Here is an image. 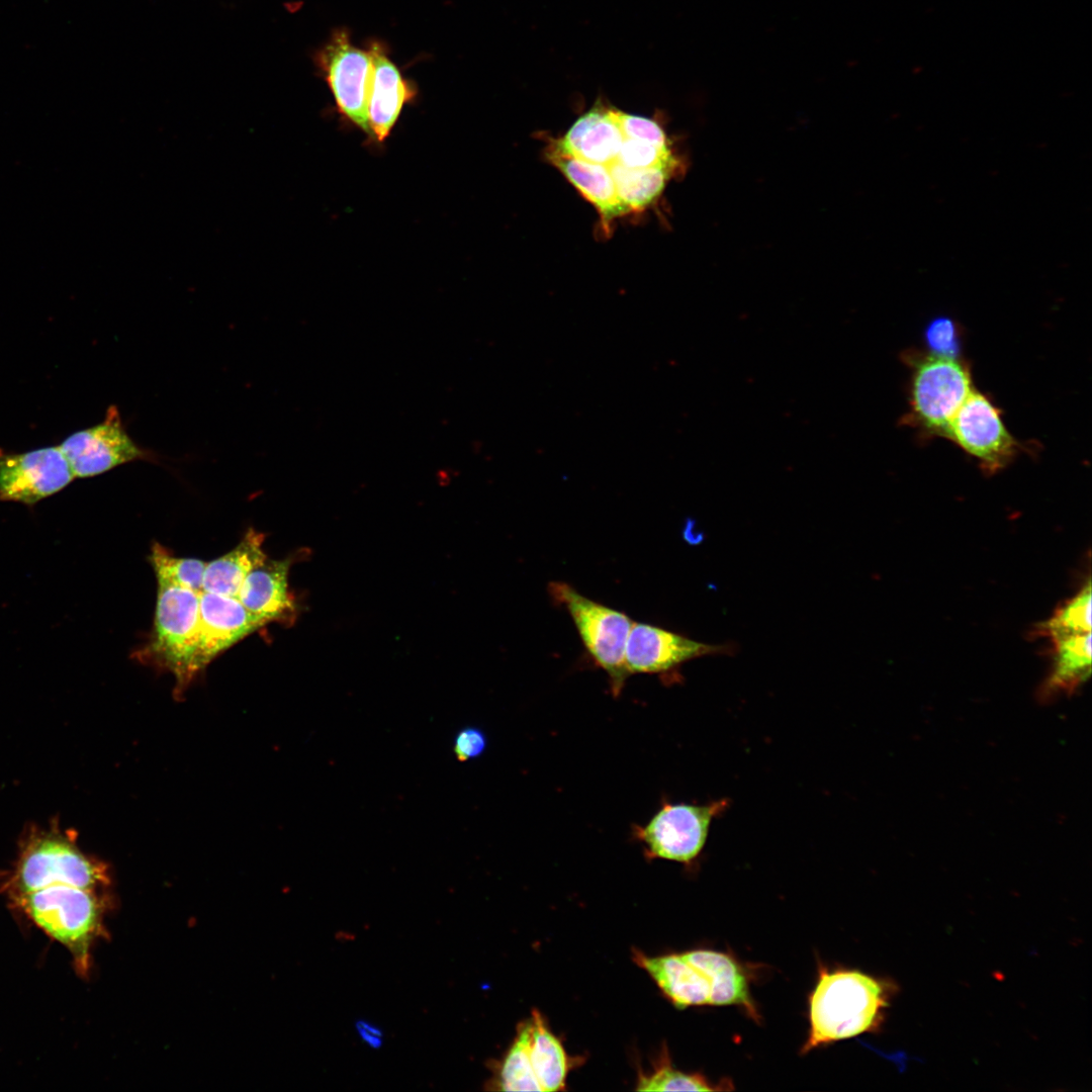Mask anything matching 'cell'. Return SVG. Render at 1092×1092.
Returning a JSON list of instances; mask_svg holds the SVG:
<instances>
[{"instance_id": "6da1fadb", "label": "cell", "mask_w": 1092, "mask_h": 1092, "mask_svg": "<svg viewBox=\"0 0 1092 1092\" xmlns=\"http://www.w3.org/2000/svg\"><path fill=\"white\" fill-rule=\"evenodd\" d=\"M889 1003V986L856 970L819 968L809 996V1033L801 1054L874 1031Z\"/></svg>"}, {"instance_id": "7a4b0ae2", "label": "cell", "mask_w": 1092, "mask_h": 1092, "mask_svg": "<svg viewBox=\"0 0 1092 1092\" xmlns=\"http://www.w3.org/2000/svg\"><path fill=\"white\" fill-rule=\"evenodd\" d=\"M105 890L57 882L8 901L49 937L65 946L77 973L87 977L92 947L105 934L103 922L109 906Z\"/></svg>"}, {"instance_id": "3957f363", "label": "cell", "mask_w": 1092, "mask_h": 1092, "mask_svg": "<svg viewBox=\"0 0 1092 1092\" xmlns=\"http://www.w3.org/2000/svg\"><path fill=\"white\" fill-rule=\"evenodd\" d=\"M57 882L104 890L111 879L107 864L81 850L74 833L58 824L33 825L22 835L12 867L0 875V892L9 899Z\"/></svg>"}, {"instance_id": "277c9868", "label": "cell", "mask_w": 1092, "mask_h": 1092, "mask_svg": "<svg viewBox=\"0 0 1092 1092\" xmlns=\"http://www.w3.org/2000/svg\"><path fill=\"white\" fill-rule=\"evenodd\" d=\"M910 368L909 411L904 423L922 437L947 438L954 415L974 389L969 366L959 357L906 353Z\"/></svg>"}, {"instance_id": "5b68a950", "label": "cell", "mask_w": 1092, "mask_h": 1092, "mask_svg": "<svg viewBox=\"0 0 1092 1092\" xmlns=\"http://www.w3.org/2000/svg\"><path fill=\"white\" fill-rule=\"evenodd\" d=\"M552 601L563 607L596 662L609 676L614 696H619L630 675L625 649L633 621L625 613L597 603L562 581H551Z\"/></svg>"}, {"instance_id": "8992f818", "label": "cell", "mask_w": 1092, "mask_h": 1092, "mask_svg": "<svg viewBox=\"0 0 1092 1092\" xmlns=\"http://www.w3.org/2000/svg\"><path fill=\"white\" fill-rule=\"evenodd\" d=\"M199 595L158 583L154 633L147 654L154 663L174 674L178 693L196 675Z\"/></svg>"}, {"instance_id": "52a82bcc", "label": "cell", "mask_w": 1092, "mask_h": 1092, "mask_svg": "<svg viewBox=\"0 0 1092 1092\" xmlns=\"http://www.w3.org/2000/svg\"><path fill=\"white\" fill-rule=\"evenodd\" d=\"M729 806L728 799L707 804H664L637 830L649 856L692 863L703 851L715 818Z\"/></svg>"}, {"instance_id": "ba28073f", "label": "cell", "mask_w": 1092, "mask_h": 1092, "mask_svg": "<svg viewBox=\"0 0 1092 1092\" xmlns=\"http://www.w3.org/2000/svg\"><path fill=\"white\" fill-rule=\"evenodd\" d=\"M315 64L333 94L344 119L370 136L368 92L371 58L355 47L347 30L339 29L315 55Z\"/></svg>"}, {"instance_id": "9c48e42d", "label": "cell", "mask_w": 1092, "mask_h": 1092, "mask_svg": "<svg viewBox=\"0 0 1092 1092\" xmlns=\"http://www.w3.org/2000/svg\"><path fill=\"white\" fill-rule=\"evenodd\" d=\"M947 439L974 457L987 474L1005 468L1020 449V444L1006 428L1001 411L976 389L971 391L951 420Z\"/></svg>"}, {"instance_id": "30bf717a", "label": "cell", "mask_w": 1092, "mask_h": 1092, "mask_svg": "<svg viewBox=\"0 0 1092 1092\" xmlns=\"http://www.w3.org/2000/svg\"><path fill=\"white\" fill-rule=\"evenodd\" d=\"M75 478L60 447L25 453L0 449V499L33 506L57 493Z\"/></svg>"}, {"instance_id": "8fae6325", "label": "cell", "mask_w": 1092, "mask_h": 1092, "mask_svg": "<svg viewBox=\"0 0 1092 1092\" xmlns=\"http://www.w3.org/2000/svg\"><path fill=\"white\" fill-rule=\"evenodd\" d=\"M59 447L75 477H92L147 458L126 433L115 405L108 407L103 422L70 435Z\"/></svg>"}, {"instance_id": "7c38bea8", "label": "cell", "mask_w": 1092, "mask_h": 1092, "mask_svg": "<svg viewBox=\"0 0 1092 1092\" xmlns=\"http://www.w3.org/2000/svg\"><path fill=\"white\" fill-rule=\"evenodd\" d=\"M731 647L695 641L682 635L633 622L625 649L627 670L632 673H664L692 659L728 653Z\"/></svg>"}, {"instance_id": "4fadbf2b", "label": "cell", "mask_w": 1092, "mask_h": 1092, "mask_svg": "<svg viewBox=\"0 0 1092 1092\" xmlns=\"http://www.w3.org/2000/svg\"><path fill=\"white\" fill-rule=\"evenodd\" d=\"M264 626L238 598L200 593L195 674L224 650Z\"/></svg>"}, {"instance_id": "5bb4252c", "label": "cell", "mask_w": 1092, "mask_h": 1092, "mask_svg": "<svg viewBox=\"0 0 1092 1092\" xmlns=\"http://www.w3.org/2000/svg\"><path fill=\"white\" fill-rule=\"evenodd\" d=\"M368 52L372 65L367 106L370 138L382 143L389 136L404 105L416 97L417 89L380 43L372 42Z\"/></svg>"}, {"instance_id": "9a60e30c", "label": "cell", "mask_w": 1092, "mask_h": 1092, "mask_svg": "<svg viewBox=\"0 0 1092 1092\" xmlns=\"http://www.w3.org/2000/svg\"><path fill=\"white\" fill-rule=\"evenodd\" d=\"M293 557L274 560L266 558L245 578L238 599L243 606L265 625L292 623L296 604L288 588V574Z\"/></svg>"}, {"instance_id": "2e32d148", "label": "cell", "mask_w": 1092, "mask_h": 1092, "mask_svg": "<svg viewBox=\"0 0 1092 1092\" xmlns=\"http://www.w3.org/2000/svg\"><path fill=\"white\" fill-rule=\"evenodd\" d=\"M616 109L595 107L577 118L553 145L576 159L604 166L616 162L624 141Z\"/></svg>"}, {"instance_id": "e0dca14e", "label": "cell", "mask_w": 1092, "mask_h": 1092, "mask_svg": "<svg viewBox=\"0 0 1092 1092\" xmlns=\"http://www.w3.org/2000/svg\"><path fill=\"white\" fill-rule=\"evenodd\" d=\"M633 961L676 1008L710 1005L709 980L681 953L650 957L634 949Z\"/></svg>"}, {"instance_id": "ac0fdd59", "label": "cell", "mask_w": 1092, "mask_h": 1092, "mask_svg": "<svg viewBox=\"0 0 1092 1092\" xmlns=\"http://www.w3.org/2000/svg\"><path fill=\"white\" fill-rule=\"evenodd\" d=\"M681 954L709 980L710 1005L740 1006L755 1021L760 1019L751 998L745 972L733 957L705 948L689 950Z\"/></svg>"}, {"instance_id": "d6986e66", "label": "cell", "mask_w": 1092, "mask_h": 1092, "mask_svg": "<svg viewBox=\"0 0 1092 1092\" xmlns=\"http://www.w3.org/2000/svg\"><path fill=\"white\" fill-rule=\"evenodd\" d=\"M547 159L589 201L606 225L630 210L620 201L609 166L588 163L571 157L553 144L546 152Z\"/></svg>"}, {"instance_id": "ffe728a7", "label": "cell", "mask_w": 1092, "mask_h": 1092, "mask_svg": "<svg viewBox=\"0 0 1092 1092\" xmlns=\"http://www.w3.org/2000/svg\"><path fill=\"white\" fill-rule=\"evenodd\" d=\"M264 538L250 528L233 550L206 563L202 592L237 598L247 575L267 558Z\"/></svg>"}, {"instance_id": "44dd1931", "label": "cell", "mask_w": 1092, "mask_h": 1092, "mask_svg": "<svg viewBox=\"0 0 1092 1092\" xmlns=\"http://www.w3.org/2000/svg\"><path fill=\"white\" fill-rule=\"evenodd\" d=\"M1054 659L1045 684L1049 693H1072L1091 674V632L1052 640Z\"/></svg>"}, {"instance_id": "7402d4cb", "label": "cell", "mask_w": 1092, "mask_h": 1092, "mask_svg": "<svg viewBox=\"0 0 1092 1092\" xmlns=\"http://www.w3.org/2000/svg\"><path fill=\"white\" fill-rule=\"evenodd\" d=\"M531 1019L530 1057L542 1091L564 1090L569 1070L567 1054L539 1011L533 1010Z\"/></svg>"}, {"instance_id": "603a6c76", "label": "cell", "mask_w": 1092, "mask_h": 1092, "mask_svg": "<svg viewBox=\"0 0 1092 1092\" xmlns=\"http://www.w3.org/2000/svg\"><path fill=\"white\" fill-rule=\"evenodd\" d=\"M532 1028L531 1017L519 1024L511 1046L495 1069L492 1081L495 1089L502 1091H542L530 1057Z\"/></svg>"}, {"instance_id": "cb8c5ba5", "label": "cell", "mask_w": 1092, "mask_h": 1092, "mask_svg": "<svg viewBox=\"0 0 1092 1092\" xmlns=\"http://www.w3.org/2000/svg\"><path fill=\"white\" fill-rule=\"evenodd\" d=\"M620 201L631 211L642 209L662 193L674 170L631 169L618 163L609 166Z\"/></svg>"}, {"instance_id": "d4e9b609", "label": "cell", "mask_w": 1092, "mask_h": 1092, "mask_svg": "<svg viewBox=\"0 0 1092 1092\" xmlns=\"http://www.w3.org/2000/svg\"><path fill=\"white\" fill-rule=\"evenodd\" d=\"M638 1091H718L727 1090L719 1084L711 1083L699 1073H686L675 1069L667 1050L660 1052L651 1072L639 1073L636 1083Z\"/></svg>"}, {"instance_id": "484cf974", "label": "cell", "mask_w": 1092, "mask_h": 1092, "mask_svg": "<svg viewBox=\"0 0 1092 1092\" xmlns=\"http://www.w3.org/2000/svg\"><path fill=\"white\" fill-rule=\"evenodd\" d=\"M150 560L158 583L202 593L206 562L196 558L176 557L159 543L153 545Z\"/></svg>"}, {"instance_id": "4316f807", "label": "cell", "mask_w": 1092, "mask_h": 1092, "mask_svg": "<svg viewBox=\"0 0 1092 1092\" xmlns=\"http://www.w3.org/2000/svg\"><path fill=\"white\" fill-rule=\"evenodd\" d=\"M1036 632L1051 640L1091 632V580L1076 596L1060 607Z\"/></svg>"}, {"instance_id": "83f0119b", "label": "cell", "mask_w": 1092, "mask_h": 1092, "mask_svg": "<svg viewBox=\"0 0 1092 1092\" xmlns=\"http://www.w3.org/2000/svg\"><path fill=\"white\" fill-rule=\"evenodd\" d=\"M615 163L631 169L665 168L674 171L679 165L669 145L658 146L631 139H624Z\"/></svg>"}, {"instance_id": "f1b7e54d", "label": "cell", "mask_w": 1092, "mask_h": 1092, "mask_svg": "<svg viewBox=\"0 0 1092 1092\" xmlns=\"http://www.w3.org/2000/svg\"><path fill=\"white\" fill-rule=\"evenodd\" d=\"M925 341L930 353L959 357L960 336L957 325L948 317H937L927 326Z\"/></svg>"}, {"instance_id": "f546056e", "label": "cell", "mask_w": 1092, "mask_h": 1092, "mask_svg": "<svg viewBox=\"0 0 1092 1092\" xmlns=\"http://www.w3.org/2000/svg\"><path fill=\"white\" fill-rule=\"evenodd\" d=\"M615 114L625 139L642 141L658 146L669 145L665 132L656 121L619 110H616Z\"/></svg>"}, {"instance_id": "4dcf8cb0", "label": "cell", "mask_w": 1092, "mask_h": 1092, "mask_svg": "<svg viewBox=\"0 0 1092 1092\" xmlns=\"http://www.w3.org/2000/svg\"><path fill=\"white\" fill-rule=\"evenodd\" d=\"M485 747V734L476 727H466L457 733L453 750L460 761H465L479 756Z\"/></svg>"}, {"instance_id": "1f68e13d", "label": "cell", "mask_w": 1092, "mask_h": 1092, "mask_svg": "<svg viewBox=\"0 0 1092 1092\" xmlns=\"http://www.w3.org/2000/svg\"><path fill=\"white\" fill-rule=\"evenodd\" d=\"M358 1030H359V1033L361 1034V1036L363 1037L364 1041L367 1042L368 1044H370L371 1046L376 1048V1046H378L380 1044V1042H381V1039H380L381 1033H380V1030L378 1028L373 1027V1026H371L370 1024H368L366 1022H359L358 1023Z\"/></svg>"}]
</instances>
